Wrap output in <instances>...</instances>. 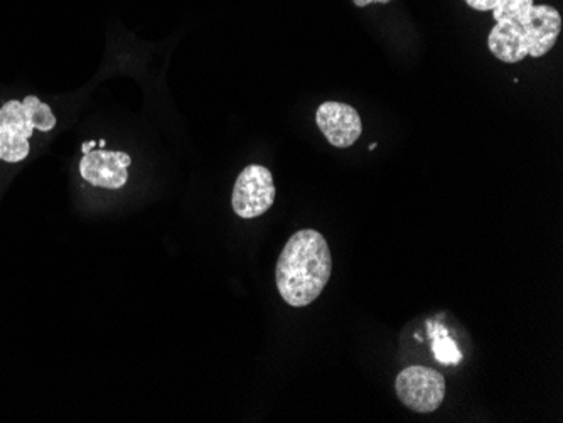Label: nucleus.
Listing matches in <instances>:
<instances>
[{"mask_svg":"<svg viewBox=\"0 0 563 423\" xmlns=\"http://www.w3.org/2000/svg\"><path fill=\"white\" fill-rule=\"evenodd\" d=\"M493 18L496 26L488 36L489 52L508 65L527 56L542 58L562 33L560 12L550 4H534V0H501Z\"/></svg>","mask_w":563,"mask_h":423,"instance_id":"f257e3e1","label":"nucleus"},{"mask_svg":"<svg viewBox=\"0 0 563 423\" xmlns=\"http://www.w3.org/2000/svg\"><path fill=\"white\" fill-rule=\"evenodd\" d=\"M332 274L328 242L316 230H300L284 246L275 268L278 293L292 308H306L319 299Z\"/></svg>","mask_w":563,"mask_h":423,"instance_id":"f03ea898","label":"nucleus"},{"mask_svg":"<svg viewBox=\"0 0 563 423\" xmlns=\"http://www.w3.org/2000/svg\"><path fill=\"white\" fill-rule=\"evenodd\" d=\"M55 127V113L40 98L27 94L22 102L11 100L0 107V160L21 163L30 156L33 132H49Z\"/></svg>","mask_w":563,"mask_h":423,"instance_id":"7ed1b4c3","label":"nucleus"},{"mask_svg":"<svg viewBox=\"0 0 563 423\" xmlns=\"http://www.w3.org/2000/svg\"><path fill=\"white\" fill-rule=\"evenodd\" d=\"M400 402L417 413H432L445 398V378L427 366H408L395 381Z\"/></svg>","mask_w":563,"mask_h":423,"instance_id":"20e7f679","label":"nucleus"},{"mask_svg":"<svg viewBox=\"0 0 563 423\" xmlns=\"http://www.w3.org/2000/svg\"><path fill=\"white\" fill-rule=\"evenodd\" d=\"M275 201V185L267 167L252 164L240 172L233 188V211L243 220H253L271 210Z\"/></svg>","mask_w":563,"mask_h":423,"instance_id":"39448f33","label":"nucleus"},{"mask_svg":"<svg viewBox=\"0 0 563 423\" xmlns=\"http://www.w3.org/2000/svg\"><path fill=\"white\" fill-rule=\"evenodd\" d=\"M316 123L329 144L338 148L351 147L363 134L362 116L346 103H322L316 113Z\"/></svg>","mask_w":563,"mask_h":423,"instance_id":"423d86ee","label":"nucleus"},{"mask_svg":"<svg viewBox=\"0 0 563 423\" xmlns=\"http://www.w3.org/2000/svg\"><path fill=\"white\" fill-rule=\"evenodd\" d=\"M132 157L125 153H112V151H91L85 154L80 163V174L85 181L95 188L122 189L129 181L126 169L131 167Z\"/></svg>","mask_w":563,"mask_h":423,"instance_id":"0eeeda50","label":"nucleus"},{"mask_svg":"<svg viewBox=\"0 0 563 423\" xmlns=\"http://www.w3.org/2000/svg\"><path fill=\"white\" fill-rule=\"evenodd\" d=\"M432 336V352L435 359L442 365H459L463 355L459 352L457 344L449 337L448 330L442 326L430 327Z\"/></svg>","mask_w":563,"mask_h":423,"instance_id":"6e6552de","label":"nucleus"},{"mask_svg":"<svg viewBox=\"0 0 563 423\" xmlns=\"http://www.w3.org/2000/svg\"><path fill=\"white\" fill-rule=\"evenodd\" d=\"M499 2H501V0H466V4L470 5L471 9L479 12L495 11Z\"/></svg>","mask_w":563,"mask_h":423,"instance_id":"1a4fd4ad","label":"nucleus"},{"mask_svg":"<svg viewBox=\"0 0 563 423\" xmlns=\"http://www.w3.org/2000/svg\"><path fill=\"white\" fill-rule=\"evenodd\" d=\"M356 8H368L372 4H390L391 0H353Z\"/></svg>","mask_w":563,"mask_h":423,"instance_id":"9d476101","label":"nucleus"},{"mask_svg":"<svg viewBox=\"0 0 563 423\" xmlns=\"http://www.w3.org/2000/svg\"><path fill=\"white\" fill-rule=\"evenodd\" d=\"M97 141L85 142V144L81 145V153H84L85 156V154L91 153V151H93V148L97 147Z\"/></svg>","mask_w":563,"mask_h":423,"instance_id":"9b49d317","label":"nucleus"},{"mask_svg":"<svg viewBox=\"0 0 563 423\" xmlns=\"http://www.w3.org/2000/svg\"><path fill=\"white\" fill-rule=\"evenodd\" d=\"M106 145H107L106 141L98 142V147H100V148H106Z\"/></svg>","mask_w":563,"mask_h":423,"instance_id":"f8f14e48","label":"nucleus"}]
</instances>
